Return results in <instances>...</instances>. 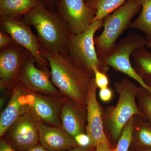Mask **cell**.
I'll return each instance as SVG.
<instances>
[{
    "instance_id": "34",
    "label": "cell",
    "mask_w": 151,
    "mask_h": 151,
    "mask_svg": "<svg viewBox=\"0 0 151 151\" xmlns=\"http://www.w3.org/2000/svg\"><path fill=\"white\" fill-rule=\"evenodd\" d=\"M137 151H151V148H138L137 150Z\"/></svg>"
},
{
    "instance_id": "4",
    "label": "cell",
    "mask_w": 151,
    "mask_h": 151,
    "mask_svg": "<svg viewBox=\"0 0 151 151\" xmlns=\"http://www.w3.org/2000/svg\"><path fill=\"white\" fill-rule=\"evenodd\" d=\"M114 86L119 94V100L105 122L113 139L117 141L124 126L132 117L145 116L136 101L139 89L137 85L128 79H124L115 83Z\"/></svg>"
},
{
    "instance_id": "37",
    "label": "cell",
    "mask_w": 151,
    "mask_h": 151,
    "mask_svg": "<svg viewBox=\"0 0 151 151\" xmlns=\"http://www.w3.org/2000/svg\"></svg>"
},
{
    "instance_id": "26",
    "label": "cell",
    "mask_w": 151,
    "mask_h": 151,
    "mask_svg": "<svg viewBox=\"0 0 151 151\" xmlns=\"http://www.w3.org/2000/svg\"><path fill=\"white\" fill-rule=\"evenodd\" d=\"M78 146L89 147L90 146V139L86 133H82L76 136L74 138Z\"/></svg>"
},
{
    "instance_id": "14",
    "label": "cell",
    "mask_w": 151,
    "mask_h": 151,
    "mask_svg": "<svg viewBox=\"0 0 151 151\" xmlns=\"http://www.w3.org/2000/svg\"><path fill=\"white\" fill-rule=\"evenodd\" d=\"M61 128L74 139L85 133L87 124L86 107L65 97L61 111Z\"/></svg>"
},
{
    "instance_id": "1",
    "label": "cell",
    "mask_w": 151,
    "mask_h": 151,
    "mask_svg": "<svg viewBox=\"0 0 151 151\" xmlns=\"http://www.w3.org/2000/svg\"><path fill=\"white\" fill-rule=\"evenodd\" d=\"M47 60L52 83L61 94L86 107L88 89L94 76L76 64L68 55L47 51L40 47Z\"/></svg>"
},
{
    "instance_id": "23",
    "label": "cell",
    "mask_w": 151,
    "mask_h": 151,
    "mask_svg": "<svg viewBox=\"0 0 151 151\" xmlns=\"http://www.w3.org/2000/svg\"><path fill=\"white\" fill-rule=\"evenodd\" d=\"M137 97L140 110L151 124V94L141 86L139 87Z\"/></svg>"
},
{
    "instance_id": "7",
    "label": "cell",
    "mask_w": 151,
    "mask_h": 151,
    "mask_svg": "<svg viewBox=\"0 0 151 151\" xmlns=\"http://www.w3.org/2000/svg\"><path fill=\"white\" fill-rule=\"evenodd\" d=\"M41 121L29 107L11 125L4 135L15 150L27 151L37 145L39 140V131Z\"/></svg>"
},
{
    "instance_id": "5",
    "label": "cell",
    "mask_w": 151,
    "mask_h": 151,
    "mask_svg": "<svg viewBox=\"0 0 151 151\" xmlns=\"http://www.w3.org/2000/svg\"><path fill=\"white\" fill-rule=\"evenodd\" d=\"M103 20H93L88 28L78 34L70 33L68 46V56L76 64L94 76L93 68L101 71L106 70L100 61L95 46L94 35L103 26Z\"/></svg>"
},
{
    "instance_id": "27",
    "label": "cell",
    "mask_w": 151,
    "mask_h": 151,
    "mask_svg": "<svg viewBox=\"0 0 151 151\" xmlns=\"http://www.w3.org/2000/svg\"><path fill=\"white\" fill-rule=\"evenodd\" d=\"M113 93L112 90L108 87L104 89H100L99 95L100 99L104 102H108L112 98Z\"/></svg>"
},
{
    "instance_id": "31",
    "label": "cell",
    "mask_w": 151,
    "mask_h": 151,
    "mask_svg": "<svg viewBox=\"0 0 151 151\" xmlns=\"http://www.w3.org/2000/svg\"><path fill=\"white\" fill-rule=\"evenodd\" d=\"M26 151H49L45 148L43 146L36 145L32 147Z\"/></svg>"
},
{
    "instance_id": "15",
    "label": "cell",
    "mask_w": 151,
    "mask_h": 151,
    "mask_svg": "<svg viewBox=\"0 0 151 151\" xmlns=\"http://www.w3.org/2000/svg\"><path fill=\"white\" fill-rule=\"evenodd\" d=\"M26 89L20 81L12 89L10 99L0 117V137L29 108L26 98Z\"/></svg>"
},
{
    "instance_id": "19",
    "label": "cell",
    "mask_w": 151,
    "mask_h": 151,
    "mask_svg": "<svg viewBox=\"0 0 151 151\" xmlns=\"http://www.w3.org/2000/svg\"><path fill=\"white\" fill-rule=\"evenodd\" d=\"M142 10L137 18L132 22L129 28L141 31L147 42H151V0H142Z\"/></svg>"
},
{
    "instance_id": "21",
    "label": "cell",
    "mask_w": 151,
    "mask_h": 151,
    "mask_svg": "<svg viewBox=\"0 0 151 151\" xmlns=\"http://www.w3.org/2000/svg\"><path fill=\"white\" fill-rule=\"evenodd\" d=\"M135 70L142 77L151 76V52L145 47L135 50L132 55Z\"/></svg>"
},
{
    "instance_id": "32",
    "label": "cell",
    "mask_w": 151,
    "mask_h": 151,
    "mask_svg": "<svg viewBox=\"0 0 151 151\" xmlns=\"http://www.w3.org/2000/svg\"><path fill=\"white\" fill-rule=\"evenodd\" d=\"M91 148L90 147H84L78 146V147L74 148L64 151H90V148Z\"/></svg>"
},
{
    "instance_id": "33",
    "label": "cell",
    "mask_w": 151,
    "mask_h": 151,
    "mask_svg": "<svg viewBox=\"0 0 151 151\" xmlns=\"http://www.w3.org/2000/svg\"><path fill=\"white\" fill-rule=\"evenodd\" d=\"M147 84L151 88V76H146L142 77Z\"/></svg>"
},
{
    "instance_id": "25",
    "label": "cell",
    "mask_w": 151,
    "mask_h": 151,
    "mask_svg": "<svg viewBox=\"0 0 151 151\" xmlns=\"http://www.w3.org/2000/svg\"><path fill=\"white\" fill-rule=\"evenodd\" d=\"M17 43L7 33L0 30V50H3Z\"/></svg>"
},
{
    "instance_id": "20",
    "label": "cell",
    "mask_w": 151,
    "mask_h": 151,
    "mask_svg": "<svg viewBox=\"0 0 151 151\" xmlns=\"http://www.w3.org/2000/svg\"><path fill=\"white\" fill-rule=\"evenodd\" d=\"M85 1L96 12L93 20H101L124 4L126 0H86Z\"/></svg>"
},
{
    "instance_id": "36",
    "label": "cell",
    "mask_w": 151,
    "mask_h": 151,
    "mask_svg": "<svg viewBox=\"0 0 151 151\" xmlns=\"http://www.w3.org/2000/svg\"><path fill=\"white\" fill-rule=\"evenodd\" d=\"M85 1H86V0H85Z\"/></svg>"
},
{
    "instance_id": "8",
    "label": "cell",
    "mask_w": 151,
    "mask_h": 151,
    "mask_svg": "<svg viewBox=\"0 0 151 151\" xmlns=\"http://www.w3.org/2000/svg\"><path fill=\"white\" fill-rule=\"evenodd\" d=\"M147 42L146 38L129 34L116 44L113 51L100 61L106 67L110 66L132 78L137 71L131 63V55L136 50L145 47Z\"/></svg>"
},
{
    "instance_id": "12",
    "label": "cell",
    "mask_w": 151,
    "mask_h": 151,
    "mask_svg": "<svg viewBox=\"0 0 151 151\" xmlns=\"http://www.w3.org/2000/svg\"><path fill=\"white\" fill-rule=\"evenodd\" d=\"M97 88L93 77L89 85L86 99L87 124L85 131L90 138L91 148H96L100 143L111 146L104 132L102 111L96 95Z\"/></svg>"
},
{
    "instance_id": "16",
    "label": "cell",
    "mask_w": 151,
    "mask_h": 151,
    "mask_svg": "<svg viewBox=\"0 0 151 151\" xmlns=\"http://www.w3.org/2000/svg\"><path fill=\"white\" fill-rule=\"evenodd\" d=\"M39 138L41 145L49 151H64L78 146L74 139L62 128L50 126L42 121Z\"/></svg>"
},
{
    "instance_id": "30",
    "label": "cell",
    "mask_w": 151,
    "mask_h": 151,
    "mask_svg": "<svg viewBox=\"0 0 151 151\" xmlns=\"http://www.w3.org/2000/svg\"><path fill=\"white\" fill-rule=\"evenodd\" d=\"M95 151H112V150L111 149V146L103 143H100L96 147Z\"/></svg>"
},
{
    "instance_id": "18",
    "label": "cell",
    "mask_w": 151,
    "mask_h": 151,
    "mask_svg": "<svg viewBox=\"0 0 151 151\" xmlns=\"http://www.w3.org/2000/svg\"><path fill=\"white\" fill-rule=\"evenodd\" d=\"M144 118L145 117L134 116L132 142L137 149L151 148V124L144 120Z\"/></svg>"
},
{
    "instance_id": "17",
    "label": "cell",
    "mask_w": 151,
    "mask_h": 151,
    "mask_svg": "<svg viewBox=\"0 0 151 151\" xmlns=\"http://www.w3.org/2000/svg\"><path fill=\"white\" fill-rule=\"evenodd\" d=\"M40 0H0V17H22Z\"/></svg>"
},
{
    "instance_id": "29",
    "label": "cell",
    "mask_w": 151,
    "mask_h": 151,
    "mask_svg": "<svg viewBox=\"0 0 151 151\" xmlns=\"http://www.w3.org/2000/svg\"><path fill=\"white\" fill-rule=\"evenodd\" d=\"M0 151H15V150L9 142L2 139L0 143Z\"/></svg>"
},
{
    "instance_id": "6",
    "label": "cell",
    "mask_w": 151,
    "mask_h": 151,
    "mask_svg": "<svg viewBox=\"0 0 151 151\" xmlns=\"http://www.w3.org/2000/svg\"><path fill=\"white\" fill-rule=\"evenodd\" d=\"M30 27L21 17H1L0 18L1 30L7 33L17 43L29 51L40 68L50 72L47 68L49 66L48 61L41 54L38 39L33 33Z\"/></svg>"
},
{
    "instance_id": "10",
    "label": "cell",
    "mask_w": 151,
    "mask_h": 151,
    "mask_svg": "<svg viewBox=\"0 0 151 151\" xmlns=\"http://www.w3.org/2000/svg\"><path fill=\"white\" fill-rule=\"evenodd\" d=\"M0 51L1 85L12 89L19 81L23 66L31 54L17 43Z\"/></svg>"
},
{
    "instance_id": "9",
    "label": "cell",
    "mask_w": 151,
    "mask_h": 151,
    "mask_svg": "<svg viewBox=\"0 0 151 151\" xmlns=\"http://www.w3.org/2000/svg\"><path fill=\"white\" fill-rule=\"evenodd\" d=\"M56 12L73 34L85 31L96 14L85 0H57Z\"/></svg>"
},
{
    "instance_id": "22",
    "label": "cell",
    "mask_w": 151,
    "mask_h": 151,
    "mask_svg": "<svg viewBox=\"0 0 151 151\" xmlns=\"http://www.w3.org/2000/svg\"><path fill=\"white\" fill-rule=\"evenodd\" d=\"M134 116L132 117L126 124L118 140L116 149L112 151H129L133 140Z\"/></svg>"
},
{
    "instance_id": "24",
    "label": "cell",
    "mask_w": 151,
    "mask_h": 151,
    "mask_svg": "<svg viewBox=\"0 0 151 151\" xmlns=\"http://www.w3.org/2000/svg\"><path fill=\"white\" fill-rule=\"evenodd\" d=\"M93 70L95 82L97 87L100 89H104L108 87L109 81L107 76L97 67H93Z\"/></svg>"
},
{
    "instance_id": "3",
    "label": "cell",
    "mask_w": 151,
    "mask_h": 151,
    "mask_svg": "<svg viewBox=\"0 0 151 151\" xmlns=\"http://www.w3.org/2000/svg\"><path fill=\"white\" fill-rule=\"evenodd\" d=\"M142 0H127L124 4L103 19V30L94 38L100 60L113 51L118 38L127 29L132 20L142 9Z\"/></svg>"
},
{
    "instance_id": "35",
    "label": "cell",
    "mask_w": 151,
    "mask_h": 151,
    "mask_svg": "<svg viewBox=\"0 0 151 151\" xmlns=\"http://www.w3.org/2000/svg\"><path fill=\"white\" fill-rule=\"evenodd\" d=\"M146 46L148 48H151V42L147 41V43H146Z\"/></svg>"
},
{
    "instance_id": "13",
    "label": "cell",
    "mask_w": 151,
    "mask_h": 151,
    "mask_svg": "<svg viewBox=\"0 0 151 151\" xmlns=\"http://www.w3.org/2000/svg\"><path fill=\"white\" fill-rule=\"evenodd\" d=\"M65 97L48 96L26 89V98L28 105L42 122L53 127L61 128V108Z\"/></svg>"
},
{
    "instance_id": "11",
    "label": "cell",
    "mask_w": 151,
    "mask_h": 151,
    "mask_svg": "<svg viewBox=\"0 0 151 151\" xmlns=\"http://www.w3.org/2000/svg\"><path fill=\"white\" fill-rule=\"evenodd\" d=\"M34 58L31 55L23 66L19 81L31 92L56 97H64L52 81L50 72L38 68Z\"/></svg>"
},
{
    "instance_id": "2",
    "label": "cell",
    "mask_w": 151,
    "mask_h": 151,
    "mask_svg": "<svg viewBox=\"0 0 151 151\" xmlns=\"http://www.w3.org/2000/svg\"><path fill=\"white\" fill-rule=\"evenodd\" d=\"M23 19L36 30L37 36L42 48L51 52L68 54L70 32L66 23L56 12L47 9L40 0Z\"/></svg>"
},
{
    "instance_id": "28",
    "label": "cell",
    "mask_w": 151,
    "mask_h": 151,
    "mask_svg": "<svg viewBox=\"0 0 151 151\" xmlns=\"http://www.w3.org/2000/svg\"><path fill=\"white\" fill-rule=\"evenodd\" d=\"M49 10L56 12L57 0H41Z\"/></svg>"
}]
</instances>
